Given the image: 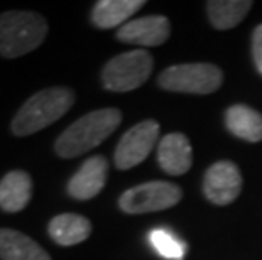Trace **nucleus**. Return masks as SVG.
<instances>
[{
	"label": "nucleus",
	"mask_w": 262,
	"mask_h": 260,
	"mask_svg": "<svg viewBox=\"0 0 262 260\" xmlns=\"http://www.w3.org/2000/svg\"><path fill=\"white\" fill-rule=\"evenodd\" d=\"M120 122L122 113L117 108H100L83 115L58 137L54 151L64 159L81 156L112 135Z\"/></svg>",
	"instance_id": "f257e3e1"
},
{
	"label": "nucleus",
	"mask_w": 262,
	"mask_h": 260,
	"mask_svg": "<svg viewBox=\"0 0 262 260\" xmlns=\"http://www.w3.org/2000/svg\"><path fill=\"white\" fill-rule=\"evenodd\" d=\"M75 103V93L66 86H53L32 95L15 113L12 134L26 137L59 120Z\"/></svg>",
	"instance_id": "f03ea898"
},
{
	"label": "nucleus",
	"mask_w": 262,
	"mask_h": 260,
	"mask_svg": "<svg viewBox=\"0 0 262 260\" xmlns=\"http://www.w3.org/2000/svg\"><path fill=\"white\" fill-rule=\"evenodd\" d=\"M48 36V22L37 12L9 10L0 14V56L14 59L34 51Z\"/></svg>",
	"instance_id": "7ed1b4c3"
},
{
	"label": "nucleus",
	"mask_w": 262,
	"mask_h": 260,
	"mask_svg": "<svg viewBox=\"0 0 262 260\" xmlns=\"http://www.w3.org/2000/svg\"><path fill=\"white\" fill-rule=\"evenodd\" d=\"M163 90L191 95H208L224 83V73L211 63H185L164 69L158 78Z\"/></svg>",
	"instance_id": "20e7f679"
},
{
	"label": "nucleus",
	"mask_w": 262,
	"mask_h": 260,
	"mask_svg": "<svg viewBox=\"0 0 262 260\" xmlns=\"http://www.w3.org/2000/svg\"><path fill=\"white\" fill-rule=\"evenodd\" d=\"M152 68V56L146 49H134L112 58L103 66L102 83L110 91H132L149 80Z\"/></svg>",
	"instance_id": "39448f33"
},
{
	"label": "nucleus",
	"mask_w": 262,
	"mask_h": 260,
	"mask_svg": "<svg viewBox=\"0 0 262 260\" xmlns=\"http://www.w3.org/2000/svg\"><path fill=\"white\" fill-rule=\"evenodd\" d=\"M181 187L168 181H149L144 184L134 186L120 196L119 206L124 213L142 215L163 211L176 206L181 201Z\"/></svg>",
	"instance_id": "423d86ee"
},
{
	"label": "nucleus",
	"mask_w": 262,
	"mask_h": 260,
	"mask_svg": "<svg viewBox=\"0 0 262 260\" xmlns=\"http://www.w3.org/2000/svg\"><path fill=\"white\" fill-rule=\"evenodd\" d=\"M159 137V124L156 120H144L134 125L122 135L117 144L114 162L117 169L127 171L147 159Z\"/></svg>",
	"instance_id": "0eeeda50"
},
{
	"label": "nucleus",
	"mask_w": 262,
	"mask_h": 260,
	"mask_svg": "<svg viewBox=\"0 0 262 260\" xmlns=\"http://www.w3.org/2000/svg\"><path fill=\"white\" fill-rule=\"evenodd\" d=\"M242 191V174L238 168L230 160H220L210 166L205 173L203 193L206 200L225 206L237 200Z\"/></svg>",
	"instance_id": "6e6552de"
},
{
	"label": "nucleus",
	"mask_w": 262,
	"mask_h": 260,
	"mask_svg": "<svg viewBox=\"0 0 262 260\" xmlns=\"http://www.w3.org/2000/svg\"><path fill=\"white\" fill-rule=\"evenodd\" d=\"M171 26L164 15H146L132 19L117 32V39L136 46L152 48L161 46L169 39Z\"/></svg>",
	"instance_id": "1a4fd4ad"
},
{
	"label": "nucleus",
	"mask_w": 262,
	"mask_h": 260,
	"mask_svg": "<svg viewBox=\"0 0 262 260\" xmlns=\"http://www.w3.org/2000/svg\"><path fill=\"white\" fill-rule=\"evenodd\" d=\"M108 174V160L103 156H93L81 164L76 174L68 182L71 198L80 201L92 200L103 190Z\"/></svg>",
	"instance_id": "9d476101"
},
{
	"label": "nucleus",
	"mask_w": 262,
	"mask_h": 260,
	"mask_svg": "<svg viewBox=\"0 0 262 260\" xmlns=\"http://www.w3.org/2000/svg\"><path fill=\"white\" fill-rule=\"evenodd\" d=\"M158 162L169 176L186 174L193 164V149L188 137L178 132L163 137L158 146Z\"/></svg>",
	"instance_id": "9b49d317"
},
{
	"label": "nucleus",
	"mask_w": 262,
	"mask_h": 260,
	"mask_svg": "<svg viewBox=\"0 0 262 260\" xmlns=\"http://www.w3.org/2000/svg\"><path fill=\"white\" fill-rule=\"evenodd\" d=\"M32 179L26 171H10L0 181V208L7 213L22 211L31 201Z\"/></svg>",
	"instance_id": "f8f14e48"
},
{
	"label": "nucleus",
	"mask_w": 262,
	"mask_h": 260,
	"mask_svg": "<svg viewBox=\"0 0 262 260\" xmlns=\"http://www.w3.org/2000/svg\"><path fill=\"white\" fill-rule=\"evenodd\" d=\"M0 258L2 260H51L49 253L31 237L17 230L0 228Z\"/></svg>",
	"instance_id": "ddd939ff"
},
{
	"label": "nucleus",
	"mask_w": 262,
	"mask_h": 260,
	"mask_svg": "<svg viewBox=\"0 0 262 260\" xmlns=\"http://www.w3.org/2000/svg\"><path fill=\"white\" fill-rule=\"evenodd\" d=\"M49 237L63 247L78 245L85 242L92 233L90 220L75 213H63L54 217L48 225Z\"/></svg>",
	"instance_id": "4468645a"
},
{
	"label": "nucleus",
	"mask_w": 262,
	"mask_h": 260,
	"mask_svg": "<svg viewBox=\"0 0 262 260\" xmlns=\"http://www.w3.org/2000/svg\"><path fill=\"white\" fill-rule=\"evenodd\" d=\"M144 4L142 0H100L92 10V20L100 29L122 27Z\"/></svg>",
	"instance_id": "2eb2a0df"
},
{
	"label": "nucleus",
	"mask_w": 262,
	"mask_h": 260,
	"mask_svg": "<svg viewBox=\"0 0 262 260\" xmlns=\"http://www.w3.org/2000/svg\"><path fill=\"white\" fill-rule=\"evenodd\" d=\"M225 125L245 142L262 140V115L247 105H232L225 113Z\"/></svg>",
	"instance_id": "dca6fc26"
},
{
	"label": "nucleus",
	"mask_w": 262,
	"mask_h": 260,
	"mask_svg": "<svg viewBox=\"0 0 262 260\" xmlns=\"http://www.w3.org/2000/svg\"><path fill=\"white\" fill-rule=\"evenodd\" d=\"M250 7L252 2L247 0H211L206 4V12L213 27L227 31L241 24Z\"/></svg>",
	"instance_id": "f3484780"
},
{
	"label": "nucleus",
	"mask_w": 262,
	"mask_h": 260,
	"mask_svg": "<svg viewBox=\"0 0 262 260\" xmlns=\"http://www.w3.org/2000/svg\"><path fill=\"white\" fill-rule=\"evenodd\" d=\"M149 243L166 260H183L186 255V243L168 228H154L149 233Z\"/></svg>",
	"instance_id": "a211bd4d"
},
{
	"label": "nucleus",
	"mask_w": 262,
	"mask_h": 260,
	"mask_svg": "<svg viewBox=\"0 0 262 260\" xmlns=\"http://www.w3.org/2000/svg\"><path fill=\"white\" fill-rule=\"evenodd\" d=\"M252 56L254 63L257 66V71L262 75V24L257 26L252 36Z\"/></svg>",
	"instance_id": "6ab92c4d"
}]
</instances>
